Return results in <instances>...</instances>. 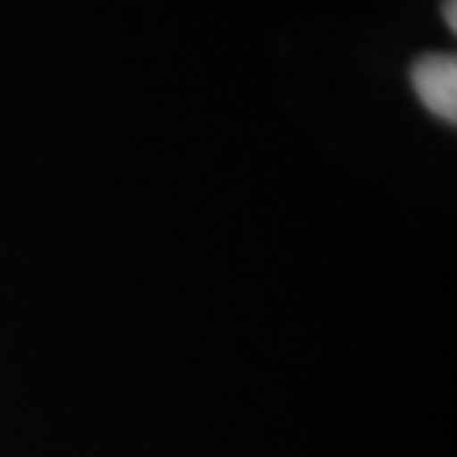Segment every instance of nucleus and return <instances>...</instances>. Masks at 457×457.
<instances>
[{"mask_svg": "<svg viewBox=\"0 0 457 457\" xmlns=\"http://www.w3.org/2000/svg\"><path fill=\"white\" fill-rule=\"evenodd\" d=\"M411 84H416L420 99L438 119H446V122L457 119V62H453V54L423 57V62L411 69Z\"/></svg>", "mask_w": 457, "mask_h": 457, "instance_id": "1", "label": "nucleus"}]
</instances>
